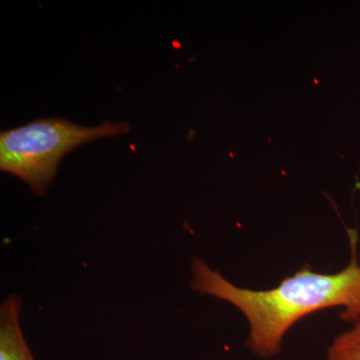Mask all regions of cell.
I'll use <instances>...</instances> for the list:
<instances>
[{
	"instance_id": "7a4b0ae2",
	"label": "cell",
	"mask_w": 360,
	"mask_h": 360,
	"mask_svg": "<svg viewBox=\"0 0 360 360\" xmlns=\"http://www.w3.org/2000/svg\"><path fill=\"white\" fill-rule=\"evenodd\" d=\"M129 123L104 122L97 127L63 118H40L0 134V169L18 177L33 193L44 196L63 156L104 137L129 134Z\"/></svg>"
},
{
	"instance_id": "6da1fadb",
	"label": "cell",
	"mask_w": 360,
	"mask_h": 360,
	"mask_svg": "<svg viewBox=\"0 0 360 360\" xmlns=\"http://www.w3.org/2000/svg\"><path fill=\"white\" fill-rule=\"evenodd\" d=\"M352 245L350 264L338 274H319L303 267L269 290L238 288L200 258H194L191 288L231 303L243 312L250 323L246 345L253 354L267 359L281 352L288 331L307 315L341 307L342 321H360V265L354 243Z\"/></svg>"
},
{
	"instance_id": "277c9868",
	"label": "cell",
	"mask_w": 360,
	"mask_h": 360,
	"mask_svg": "<svg viewBox=\"0 0 360 360\" xmlns=\"http://www.w3.org/2000/svg\"><path fill=\"white\" fill-rule=\"evenodd\" d=\"M328 360H360V321L336 336L328 347Z\"/></svg>"
},
{
	"instance_id": "3957f363",
	"label": "cell",
	"mask_w": 360,
	"mask_h": 360,
	"mask_svg": "<svg viewBox=\"0 0 360 360\" xmlns=\"http://www.w3.org/2000/svg\"><path fill=\"white\" fill-rule=\"evenodd\" d=\"M22 302L11 295L0 307V360H35L20 326Z\"/></svg>"
}]
</instances>
